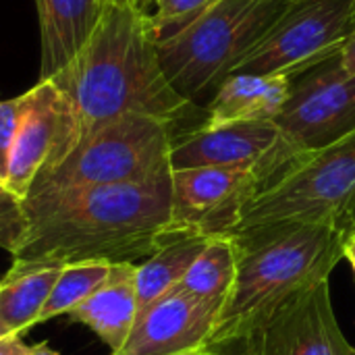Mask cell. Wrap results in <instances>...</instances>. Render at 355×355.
Here are the masks:
<instances>
[{"mask_svg":"<svg viewBox=\"0 0 355 355\" xmlns=\"http://www.w3.org/2000/svg\"><path fill=\"white\" fill-rule=\"evenodd\" d=\"M100 2H106V0H100Z\"/></svg>","mask_w":355,"mask_h":355,"instance_id":"1f68e13d","label":"cell"},{"mask_svg":"<svg viewBox=\"0 0 355 355\" xmlns=\"http://www.w3.org/2000/svg\"><path fill=\"white\" fill-rule=\"evenodd\" d=\"M102 4L100 0H35L42 40L40 79L56 75L75 58L96 25Z\"/></svg>","mask_w":355,"mask_h":355,"instance_id":"2e32d148","label":"cell"},{"mask_svg":"<svg viewBox=\"0 0 355 355\" xmlns=\"http://www.w3.org/2000/svg\"><path fill=\"white\" fill-rule=\"evenodd\" d=\"M25 355H60V354H58V352H54L48 343H37V345H31Z\"/></svg>","mask_w":355,"mask_h":355,"instance_id":"83f0119b","label":"cell"},{"mask_svg":"<svg viewBox=\"0 0 355 355\" xmlns=\"http://www.w3.org/2000/svg\"><path fill=\"white\" fill-rule=\"evenodd\" d=\"M177 127L148 114H125L89 133L60 164L42 173L27 198L137 183L171 171Z\"/></svg>","mask_w":355,"mask_h":355,"instance_id":"8992f818","label":"cell"},{"mask_svg":"<svg viewBox=\"0 0 355 355\" xmlns=\"http://www.w3.org/2000/svg\"><path fill=\"white\" fill-rule=\"evenodd\" d=\"M210 237L204 235H173L148 260L137 266V316L154 302L181 285L183 277L202 254Z\"/></svg>","mask_w":355,"mask_h":355,"instance_id":"e0dca14e","label":"cell"},{"mask_svg":"<svg viewBox=\"0 0 355 355\" xmlns=\"http://www.w3.org/2000/svg\"><path fill=\"white\" fill-rule=\"evenodd\" d=\"M291 0H216L198 19L156 42L168 83L187 100L218 87L268 33Z\"/></svg>","mask_w":355,"mask_h":355,"instance_id":"5b68a950","label":"cell"},{"mask_svg":"<svg viewBox=\"0 0 355 355\" xmlns=\"http://www.w3.org/2000/svg\"><path fill=\"white\" fill-rule=\"evenodd\" d=\"M291 75H252L231 73L216 87L208 104L206 125L241 121H275L293 87Z\"/></svg>","mask_w":355,"mask_h":355,"instance_id":"9a60e30c","label":"cell"},{"mask_svg":"<svg viewBox=\"0 0 355 355\" xmlns=\"http://www.w3.org/2000/svg\"><path fill=\"white\" fill-rule=\"evenodd\" d=\"M285 223L355 229V127L277 168L243 206L229 235Z\"/></svg>","mask_w":355,"mask_h":355,"instance_id":"277c9868","label":"cell"},{"mask_svg":"<svg viewBox=\"0 0 355 355\" xmlns=\"http://www.w3.org/2000/svg\"><path fill=\"white\" fill-rule=\"evenodd\" d=\"M337 75H355V33L341 46V50L327 60Z\"/></svg>","mask_w":355,"mask_h":355,"instance_id":"cb8c5ba5","label":"cell"},{"mask_svg":"<svg viewBox=\"0 0 355 355\" xmlns=\"http://www.w3.org/2000/svg\"><path fill=\"white\" fill-rule=\"evenodd\" d=\"M347 231L320 223H285L233 237L237 272L208 345L245 343L285 304L329 281L343 260Z\"/></svg>","mask_w":355,"mask_h":355,"instance_id":"3957f363","label":"cell"},{"mask_svg":"<svg viewBox=\"0 0 355 355\" xmlns=\"http://www.w3.org/2000/svg\"><path fill=\"white\" fill-rule=\"evenodd\" d=\"M29 229L10 270L77 262L148 260L171 239V171L119 183L27 198Z\"/></svg>","mask_w":355,"mask_h":355,"instance_id":"7a4b0ae2","label":"cell"},{"mask_svg":"<svg viewBox=\"0 0 355 355\" xmlns=\"http://www.w3.org/2000/svg\"><path fill=\"white\" fill-rule=\"evenodd\" d=\"M237 272V250L233 237L214 235L196 258L179 289L218 308L227 302Z\"/></svg>","mask_w":355,"mask_h":355,"instance_id":"d6986e66","label":"cell"},{"mask_svg":"<svg viewBox=\"0 0 355 355\" xmlns=\"http://www.w3.org/2000/svg\"><path fill=\"white\" fill-rule=\"evenodd\" d=\"M62 266L8 270L0 283V324L8 335H23L37 324L40 312Z\"/></svg>","mask_w":355,"mask_h":355,"instance_id":"ac0fdd59","label":"cell"},{"mask_svg":"<svg viewBox=\"0 0 355 355\" xmlns=\"http://www.w3.org/2000/svg\"><path fill=\"white\" fill-rule=\"evenodd\" d=\"M250 355H254V349H252V354H250Z\"/></svg>","mask_w":355,"mask_h":355,"instance_id":"4dcf8cb0","label":"cell"},{"mask_svg":"<svg viewBox=\"0 0 355 355\" xmlns=\"http://www.w3.org/2000/svg\"><path fill=\"white\" fill-rule=\"evenodd\" d=\"M29 345L21 341L19 335H8L0 339V355H25Z\"/></svg>","mask_w":355,"mask_h":355,"instance_id":"484cf974","label":"cell"},{"mask_svg":"<svg viewBox=\"0 0 355 355\" xmlns=\"http://www.w3.org/2000/svg\"><path fill=\"white\" fill-rule=\"evenodd\" d=\"M355 33V0H291L233 73L291 75L333 58Z\"/></svg>","mask_w":355,"mask_h":355,"instance_id":"52a82bcc","label":"cell"},{"mask_svg":"<svg viewBox=\"0 0 355 355\" xmlns=\"http://www.w3.org/2000/svg\"><path fill=\"white\" fill-rule=\"evenodd\" d=\"M218 308L175 287L137 316L127 341L110 355H181L208 345Z\"/></svg>","mask_w":355,"mask_h":355,"instance_id":"7c38bea8","label":"cell"},{"mask_svg":"<svg viewBox=\"0 0 355 355\" xmlns=\"http://www.w3.org/2000/svg\"><path fill=\"white\" fill-rule=\"evenodd\" d=\"M343 258L352 264V268H354V275H355V229L347 235V239H345V245H343Z\"/></svg>","mask_w":355,"mask_h":355,"instance_id":"4316f807","label":"cell"},{"mask_svg":"<svg viewBox=\"0 0 355 355\" xmlns=\"http://www.w3.org/2000/svg\"><path fill=\"white\" fill-rule=\"evenodd\" d=\"M216 0H154V12L150 15V23L156 35V42L179 31L193 19H198L204 10H208Z\"/></svg>","mask_w":355,"mask_h":355,"instance_id":"44dd1931","label":"cell"},{"mask_svg":"<svg viewBox=\"0 0 355 355\" xmlns=\"http://www.w3.org/2000/svg\"><path fill=\"white\" fill-rule=\"evenodd\" d=\"M2 337H8V333H6V331H4V327L0 324V339H2Z\"/></svg>","mask_w":355,"mask_h":355,"instance_id":"f546056e","label":"cell"},{"mask_svg":"<svg viewBox=\"0 0 355 355\" xmlns=\"http://www.w3.org/2000/svg\"><path fill=\"white\" fill-rule=\"evenodd\" d=\"M27 100H29L27 92L10 100H0V181L6 179L10 150H12V144L21 125V119L25 114Z\"/></svg>","mask_w":355,"mask_h":355,"instance_id":"603a6c76","label":"cell"},{"mask_svg":"<svg viewBox=\"0 0 355 355\" xmlns=\"http://www.w3.org/2000/svg\"><path fill=\"white\" fill-rule=\"evenodd\" d=\"M27 229H29V218L23 200H19L4 185V181H0V250L12 256L23 243Z\"/></svg>","mask_w":355,"mask_h":355,"instance_id":"7402d4cb","label":"cell"},{"mask_svg":"<svg viewBox=\"0 0 355 355\" xmlns=\"http://www.w3.org/2000/svg\"><path fill=\"white\" fill-rule=\"evenodd\" d=\"M27 98L4 179V185L23 202L52 158L60 129V94L52 79H40Z\"/></svg>","mask_w":355,"mask_h":355,"instance_id":"4fadbf2b","label":"cell"},{"mask_svg":"<svg viewBox=\"0 0 355 355\" xmlns=\"http://www.w3.org/2000/svg\"><path fill=\"white\" fill-rule=\"evenodd\" d=\"M135 2H137V0H135Z\"/></svg>","mask_w":355,"mask_h":355,"instance_id":"836d02e7","label":"cell"},{"mask_svg":"<svg viewBox=\"0 0 355 355\" xmlns=\"http://www.w3.org/2000/svg\"><path fill=\"white\" fill-rule=\"evenodd\" d=\"M112 264L106 262H77L64 264L42 312L37 324H44L60 314H69L83 300H87L108 277Z\"/></svg>","mask_w":355,"mask_h":355,"instance_id":"ffe728a7","label":"cell"},{"mask_svg":"<svg viewBox=\"0 0 355 355\" xmlns=\"http://www.w3.org/2000/svg\"><path fill=\"white\" fill-rule=\"evenodd\" d=\"M252 354V339L245 343H223V345H204L196 352L181 355H250Z\"/></svg>","mask_w":355,"mask_h":355,"instance_id":"d4e9b609","label":"cell"},{"mask_svg":"<svg viewBox=\"0 0 355 355\" xmlns=\"http://www.w3.org/2000/svg\"><path fill=\"white\" fill-rule=\"evenodd\" d=\"M268 177L264 166L171 171V235H229Z\"/></svg>","mask_w":355,"mask_h":355,"instance_id":"ba28073f","label":"cell"},{"mask_svg":"<svg viewBox=\"0 0 355 355\" xmlns=\"http://www.w3.org/2000/svg\"><path fill=\"white\" fill-rule=\"evenodd\" d=\"M135 272L137 266L131 262L112 264L104 283L69 312L75 322L92 329L110 352L123 347L137 320Z\"/></svg>","mask_w":355,"mask_h":355,"instance_id":"5bb4252c","label":"cell"},{"mask_svg":"<svg viewBox=\"0 0 355 355\" xmlns=\"http://www.w3.org/2000/svg\"><path fill=\"white\" fill-rule=\"evenodd\" d=\"M254 355H355L333 310L329 281L277 310L252 337Z\"/></svg>","mask_w":355,"mask_h":355,"instance_id":"8fae6325","label":"cell"},{"mask_svg":"<svg viewBox=\"0 0 355 355\" xmlns=\"http://www.w3.org/2000/svg\"><path fill=\"white\" fill-rule=\"evenodd\" d=\"M137 4H139L146 12H150V6L154 4V0H137Z\"/></svg>","mask_w":355,"mask_h":355,"instance_id":"f1b7e54d","label":"cell"},{"mask_svg":"<svg viewBox=\"0 0 355 355\" xmlns=\"http://www.w3.org/2000/svg\"><path fill=\"white\" fill-rule=\"evenodd\" d=\"M48 79L60 94V129L42 173L112 119L148 114L177 127L196 112L193 100L168 83L150 15L135 0H106L81 50Z\"/></svg>","mask_w":355,"mask_h":355,"instance_id":"6da1fadb","label":"cell"},{"mask_svg":"<svg viewBox=\"0 0 355 355\" xmlns=\"http://www.w3.org/2000/svg\"><path fill=\"white\" fill-rule=\"evenodd\" d=\"M283 137L275 121H241L206 125L177 133L171 148V171L225 166H264L270 175L287 162Z\"/></svg>","mask_w":355,"mask_h":355,"instance_id":"30bf717a","label":"cell"},{"mask_svg":"<svg viewBox=\"0 0 355 355\" xmlns=\"http://www.w3.org/2000/svg\"><path fill=\"white\" fill-rule=\"evenodd\" d=\"M287 158L327 146L355 127V75H337L327 62L297 83L275 119Z\"/></svg>","mask_w":355,"mask_h":355,"instance_id":"9c48e42d","label":"cell"},{"mask_svg":"<svg viewBox=\"0 0 355 355\" xmlns=\"http://www.w3.org/2000/svg\"><path fill=\"white\" fill-rule=\"evenodd\" d=\"M0 283H2V281H0Z\"/></svg>","mask_w":355,"mask_h":355,"instance_id":"d6a6232c","label":"cell"}]
</instances>
